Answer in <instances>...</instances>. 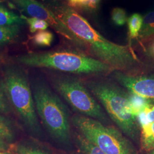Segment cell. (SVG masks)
I'll return each instance as SVG.
<instances>
[{
	"mask_svg": "<svg viewBox=\"0 0 154 154\" xmlns=\"http://www.w3.org/2000/svg\"><path fill=\"white\" fill-rule=\"evenodd\" d=\"M83 44V53L110 66L114 71L135 74L141 62L129 45L114 43L96 30L63 0H42Z\"/></svg>",
	"mask_w": 154,
	"mask_h": 154,
	"instance_id": "6da1fadb",
	"label": "cell"
},
{
	"mask_svg": "<svg viewBox=\"0 0 154 154\" xmlns=\"http://www.w3.org/2000/svg\"><path fill=\"white\" fill-rule=\"evenodd\" d=\"M85 84L120 131L132 140L140 139V128L133 112L131 94L106 79H92Z\"/></svg>",
	"mask_w": 154,
	"mask_h": 154,
	"instance_id": "7a4b0ae2",
	"label": "cell"
},
{
	"mask_svg": "<svg viewBox=\"0 0 154 154\" xmlns=\"http://www.w3.org/2000/svg\"><path fill=\"white\" fill-rule=\"evenodd\" d=\"M16 61L23 65L90 76H105L114 70L105 63L76 50L31 52L17 56Z\"/></svg>",
	"mask_w": 154,
	"mask_h": 154,
	"instance_id": "3957f363",
	"label": "cell"
},
{
	"mask_svg": "<svg viewBox=\"0 0 154 154\" xmlns=\"http://www.w3.org/2000/svg\"><path fill=\"white\" fill-rule=\"evenodd\" d=\"M33 98L37 113L52 138L59 143H71L70 114L66 105L49 87L42 81L35 83Z\"/></svg>",
	"mask_w": 154,
	"mask_h": 154,
	"instance_id": "277c9868",
	"label": "cell"
},
{
	"mask_svg": "<svg viewBox=\"0 0 154 154\" xmlns=\"http://www.w3.org/2000/svg\"><path fill=\"white\" fill-rule=\"evenodd\" d=\"M1 85L7 99L27 128L35 134H40L41 128L26 72L21 66L6 65Z\"/></svg>",
	"mask_w": 154,
	"mask_h": 154,
	"instance_id": "5b68a950",
	"label": "cell"
},
{
	"mask_svg": "<svg viewBox=\"0 0 154 154\" xmlns=\"http://www.w3.org/2000/svg\"><path fill=\"white\" fill-rule=\"evenodd\" d=\"M71 122L81 134L106 154H138L131 140L114 127L79 114L72 116Z\"/></svg>",
	"mask_w": 154,
	"mask_h": 154,
	"instance_id": "8992f818",
	"label": "cell"
},
{
	"mask_svg": "<svg viewBox=\"0 0 154 154\" xmlns=\"http://www.w3.org/2000/svg\"><path fill=\"white\" fill-rule=\"evenodd\" d=\"M53 84L78 114L98 120L107 125L109 118L104 109L81 79L71 75H60L54 78Z\"/></svg>",
	"mask_w": 154,
	"mask_h": 154,
	"instance_id": "52a82bcc",
	"label": "cell"
},
{
	"mask_svg": "<svg viewBox=\"0 0 154 154\" xmlns=\"http://www.w3.org/2000/svg\"><path fill=\"white\" fill-rule=\"evenodd\" d=\"M30 17L47 22L55 32L72 45L74 49L83 53V44L66 25L42 2L37 0H10Z\"/></svg>",
	"mask_w": 154,
	"mask_h": 154,
	"instance_id": "ba28073f",
	"label": "cell"
},
{
	"mask_svg": "<svg viewBox=\"0 0 154 154\" xmlns=\"http://www.w3.org/2000/svg\"><path fill=\"white\" fill-rule=\"evenodd\" d=\"M111 74L116 82L130 93L154 100V74L140 75L119 71H114Z\"/></svg>",
	"mask_w": 154,
	"mask_h": 154,
	"instance_id": "9c48e42d",
	"label": "cell"
},
{
	"mask_svg": "<svg viewBox=\"0 0 154 154\" xmlns=\"http://www.w3.org/2000/svg\"><path fill=\"white\" fill-rule=\"evenodd\" d=\"M102 0H65L67 4L77 12L88 14L96 13Z\"/></svg>",
	"mask_w": 154,
	"mask_h": 154,
	"instance_id": "30bf717a",
	"label": "cell"
},
{
	"mask_svg": "<svg viewBox=\"0 0 154 154\" xmlns=\"http://www.w3.org/2000/svg\"><path fill=\"white\" fill-rule=\"evenodd\" d=\"M21 25L0 26V47L11 44L19 38L21 33Z\"/></svg>",
	"mask_w": 154,
	"mask_h": 154,
	"instance_id": "8fae6325",
	"label": "cell"
},
{
	"mask_svg": "<svg viewBox=\"0 0 154 154\" xmlns=\"http://www.w3.org/2000/svg\"><path fill=\"white\" fill-rule=\"evenodd\" d=\"M152 37H154V8L147 11L143 16V23L138 40L143 41Z\"/></svg>",
	"mask_w": 154,
	"mask_h": 154,
	"instance_id": "7c38bea8",
	"label": "cell"
},
{
	"mask_svg": "<svg viewBox=\"0 0 154 154\" xmlns=\"http://www.w3.org/2000/svg\"><path fill=\"white\" fill-rule=\"evenodd\" d=\"M26 23L22 17L11 11L5 6L0 5V26H12V25H24Z\"/></svg>",
	"mask_w": 154,
	"mask_h": 154,
	"instance_id": "4fadbf2b",
	"label": "cell"
},
{
	"mask_svg": "<svg viewBox=\"0 0 154 154\" xmlns=\"http://www.w3.org/2000/svg\"><path fill=\"white\" fill-rule=\"evenodd\" d=\"M129 45L132 47V40H138L139 34L143 23V16L140 14L135 13L128 18L127 20Z\"/></svg>",
	"mask_w": 154,
	"mask_h": 154,
	"instance_id": "5bb4252c",
	"label": "cell"
},
{
	"mask_svg": "<svg viewBox=\"0 0 154 154\" xmlns=\"http://www.w3.org/2000/svg\"><path fill=\"white\" fill-rule=\"evenodd\" d=\"M139 140L144 151L149 152L154 149V122L140 129Z\"/></svg>",
	"mask_w": 154,
	"mask_h": 154,
	"instance_id": "9a60e30c",
	"label": "cell"
},
{
	"mask_svg": "<svg viewBox=\"0 0 154 154\" xmlns=\"http://www.w3.org/2000/svg\"><path fill=\"white\" fill-rule=\"evenodd\" d=\"M140 129L154 122V100L149 99L137 117Z\"/></svg>",
	"mask_w": 154,
	"mask_h": 154,
	"instance_id": "2e32d148",
	"label": "cell"
},
{
	"mask_svg": "<svg viewBox=\"0 0 154 154\" xmlns=\"http://www.w3.org/2000/svg\"><path fill=\"white\" fill-rule=\"evenodd\" d=\"M74 140L79 151L83 154H106L98 147L90 143L79 132L75 134Z\"/></svg>",
	"mask_w": 154,
	"mask_h": 154,
	"instance_id": "e0dca14e",
	"label": "cell"
},
{
	"mask_svg": "<svg viewBox=\"0 0 154 154\" xmlns=\"http://www.w3.org/2000/svg\"><path fill=\"white\" fill-rule=\"evenodd\" d=\"M13 125L8 118L0 115V138L8 142H11L14 139Z\"/></svg>",
	"mask_w": 154,
	"mask_h": 154,
	"instance_id": "ac0fdd59",
	"label": "cell"
},
{
	"mask_svg": "<svg viewBox=\"0 0 154 154\" xmlns=\"http://www.w3.org/2000/svg\"><path fill=\"white\" fill-rule=\"evenodd\" d=\"M54 41V35L48 30L39 31L34 35L32 41L34 44L39 47H48Z\"/></svg>",
	"mask_w": 154,
	"mask_h": 154,
	"instance_id": "d6986e66",
	"label": "cell"
},
{
	"mask_svg": "<svg viewBox=\"0 0 154 154\" xmlns=\"http://www.w3.org/2000/svg\"><path fill=\"white\" fill-rule=\"evenodd\" d=\"M111 21L116 26H122L125 25L128 20V17L125 9L116 7L111 12Z\"/></svg>",
	"mask_w": 154,
	"mask_h": 154,
	"instance_id": "ffe728a7",
	"label": "cell"
},
{
	"mask_svg": "<svg viewBox=\"0 0 154 154\" xmlns=\"http://www.w3.org/2000/svg\"><path fill=\"white\" fill-rule=\"evenodd\" d=\"M23 18L26 23H28L30 33H34L39 31L46 30L49 26V25L46 21L37 18H27L26 17H23Z\"/></svg>",
	"mask_w": 154,
	"mask_h": 154,
	"instance_id": "44dd1931",
	"label": "cell"
},
{
	"mask_svg": "<svg viewBox=\"0 0 154 154\" xmlns=\"http://www.w3.org/2000/svg\"><path fill=\"white\" fill-rule=\"evenodd\" d=\"M141 42H146L143 46L144 51L146 55L154 62V37Z\"/></svg>",
	"mask_w": 154,
	"mask_h": 154,
	"instance_id": "7402d4cb",
	"label": "cell"
},
{
	"mask_svg": "<svg viewBox=\"0 0 154 154\" xmlns=\"http://www.w3.org/2000/svg\"><path fill=\"white\" fill-rule=\"evenodd\" d=\"M9 105L4 90L1 84L0 85V112L6 113L9 110Z\"/></svg>",
	"mask_w": 154,
	"mask_h": 154,
	"instance_id": "603a6c76",
	"label": "cell"
},
{
	"mask_svg": "<svg viewBox=\"0 0 154 154\" xmlns=\"http://www.w3.org/2000/svg\"><path fill=\"white\" fill-rule=\"evenodd\" d=\"M17 152L20 154H48L38 149H33L25 146L17 147Z\"/></svg>",
	"mask_w": 154,
	"mask_h": 154,
	"instance_id": "cb8c5ba5",
	"label": "cell"
},
{
	"mask_svg": "<svg viewBox=\"0 0 154 154\" xmlns=\"http://www.w3.org/2000/svg\"><path fill=\"white\" fill-rule=\"evenodd\" d=\"M9 149V144L5 140L0 138V151L5 152Z\"/></svg>",
	"mask_w": 154,
	"mask_h": 154,
	"instance_id": "d4e9b609",
	"label": "cell"
},
{
	"mask_svg": "<svg viewBox=\"0 0 154 154\" xmlns=\"http://www.w3.org/2000/svg\"><path fill=\"white\" fill-rule=\"evenodd\" d=\"M147 154H154V149H153V150H151V151H149V152H147Z\"/></svg>",
	"mask_w": 154,
	"mask_h": 154,
	"instance_id": "484cf974",
	"label": "cell"
},
{
	"mask_svg": "<svg viewBox=\"0 0 154 154\" xmlns=\"http://www.w3.org/2000/svg\"><path fill=\"white\" fill-rule=\"evenodd\" d=\"M0 154H8L6 152H3V151H0Z\"/></svg>",
	"mask_w": 154,
	"mask_h": 154,
	"instance_id": "4316f807",
	"label": "cell"
},
{
	"mask_svg": "<svg viewBox=\"0 0 154 154\" xmlns=\"http://www.w3.org/2000/svg\"><path fill=\"white\" fill-rule=\"evenodd\" d=\"M83 154L82 152H81V151H78V152H76V153H74V154Z\"/></svg>",
	"mask_w": 154,
	"mask_h": 154,
	"instance_id": "83f0119b",
	"label": "cell"
},
{
	"mask_svg": "<svg viewBox=\"0 0 154 154\" xmlns=\"http://www.w3.org/2000/svg\"><path fill=\"white\" fill-rule=\"evenodd\" d=\"M18 154V152H14V153H13V154Z\"/></svg>",
	"mask_w": 154,
	"mask_h": 154,
	"instance_id": "f1b7e54d",
	"label": "cell"
},
{
	"mask_svg": "<svg viewBox=\"0 0 154 154\" xmlns=\"http://www.w3.org/2000/svg\"><path fill=\"white\" fill-rule=\"evenodd\" d=\"M0 62H1V59H0Z\"/></svg>",
	"mask_w": 154,
	"mask_h": 154,
	"instance_id": "f546056e",
	"label": "cell"
}]
</instances>
